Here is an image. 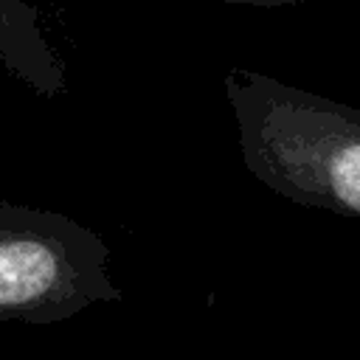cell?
<instances>
[{"mask_svg": "<svg viewBox=\"0 0 360 360\" xmlns=\"http://www.w3.org/2000/svg\"><path fill=\"white\" fill-rule=\"evenodd\" d=\"M110 248L87 225L0 200V318L53 323L98 301H121Z\"/></svg>", "mask_w": 360, "mask_h": 360, "instance_id": "7a4b0ae2", "label": "cell"}, {"mask_svg": "<svg viewBox=\"0 0 360 360\" xmlns=\"http://www.w3.org/2000/svg\"><path fill=\"white\" fill-rule=\"evenodd\" d=\"M0 56L45 93L62 87V70L37 31V17L20 0H0Z\"/></svg>", "mask_w": 360, "mask_h": 360, "instance_id": "3957f363", "label": "cell"}, {"mask_svg": "<svg viewBox=\"0 0 360 360\" xmlns=\"http://www.w3.org/2000/svg\"><path fill=\"white\" fill-rule=\"evenodd\" d=\"M222 3H239V6H292V3H307V0H222Z\"/></svg>", "mask_w": 360, "mask_h": 360, "instance_id": "277c9868", "label": "cell"}, {"mask_svg": "<svg viewBox=\"0 0 360 360\" xmlns=\"http://www.w3.org/2000/svg\"><path fill=\"white\" fill-rule=\"evenodd\" d=\"M225 98L245 169L273 194L360 222V107L231 68Z\"/></svg>", "mask_w": 360, "mask_h": 360, "instance_id": "6da1fadb", "label": "cell"}]
</instances>
